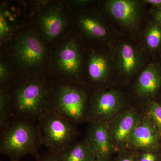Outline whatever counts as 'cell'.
I'll list each match as a JSON object with an SVG mask.
<instances>
[{
  "label": "cell",
  "mask_w": 161,
  "mask_h": 161,
  "mask_svg": "<svg viewBox=\"0 0 161 161\" xmlns=\"http://www.w3.org/2000/svg\"><path fill=\"white\" fill-rule=\"evenodd\" d=\"M41 146L37 121L13 118L1 132L0 153L8 156L11 160H19L27 155L36 158Z\"/></svg>",
  "instance_id": "1"
},
{
  "label": "cell",
  "mask_w": 161,
  "mask_h": 161,
  "mask_svg": "<svg viewBox=\"0 0 161 161\" xmlns=\"http://www.w3.org/2000/svg\"><path fill=\"white\" fill-rule=\"evenodd\" d=\"M52 92L42 80L31 79L19 84L9 95L13 118L37 121L49 112Z\"/></svg>",
  "instance_id": "2"
},
{
  "label": "cell",
  "mask_w": 161,
  "mask_h": 161,
  "mask_svg": "<svg viewBox=\"0 0 161 161\" xmlns=\"http://www.w3.org/2000/svg\"><path fill=\"white\" fill-rule=\"evenodd\" d=\"M37 123L42 146L51 152L60 154L77 142L76 125L60 115L49 111Z\"/></svg>",
  "instance_id": "3"
},
{
  "label": "cell",
  "mask_w": 161,
  "mask_h": 161,
  "mask_svg": "<svg viewBox=\"0 0 161 161\" xmlns=\"http://www.w3.org/2000/svg\"><path fill=\"white\" fill-rule=\"evenodd\" d=\"M51 95L49 112H53L77 125L90 118L87 95L78 87L65 84Z\"/></svg>",
  "instance_id": "4"
},
{
  "label": "cell",
  "mask_w": 161,
  "mask_h": 161,
  "mask_svg": "<svg viewBox=\"0 0 161 161\" xmlns=\"http://www.w3.org/2000/svg\"><path fill=\"white\" fill-rule=\"evenodd\" d=\"M124 99L120 92L115 90L97 93L91 102V120H107L118 115L124 106Z\"/></svg>",
  "instance_id": "5"
},
{
  "label": "cell",
  "mask_w": 161,
  "mask_h": 161,
  "mask_svg": "<svg viewBox=\"0 0 161 161\" xmlns=\"http://www.w3.org/2000/svg\"><path fill=\"white\" fill-rule=\"evenodd\" d=\"M45 50L43 43L31 32L24 34L15 44L14 57L20 65L30 68L42 62L45 57Z\"/></svg>",
  "instance_id": "6"
},
{
  "label": "cell",
  "mask_w": 161,
  "mask_h": 161,
  "mask_svg": "<svg viewBox=\"0 0 161 161\" xmlns=\"http://www.w3.org/2000/svg\"><path fill=\"white\" fill-rule=\"evenodd\" d=\"M86 138L95 158L108 159L113 151V143L106 123L91 120Z\"/></svg>",
  "instance_id": "7"
},
{
  "label": "cell",
  "mask_w": 161,
  "mask_h": 161,
  "mask_svg": "<svg viewBox=\"0 0 161 161\" xmlns=\"http://www.w3.org/2000/svg\"><path fill=\"white\" fill-rule=\"evenodd\" d=\"M106 6L112 17L125 27H134L139 21L141 6L138 1L111 0L107 2Z\"/></svg>",
  "instance_id": "8"
},
{
  "label": "cell",
  "mask_w": 161,
  "mask_h": 161,
  "mask_svg": "<svg viewBox=\"0 0 161 161\" xmlns=\"http://www.w3.org/2000/svg\"><path fill=\"white\" fill-rule=\"evenodd\" d=\"M138 120V115L133 110L117 115L109 128L113 145L119 148L129 146L132 131Z\"/></svg>",
  "instance_id": "9"
},
{
  "label": "cell",
  "mask_w": 161,
  "mask_h": 161,
  "mask_svg": "<svg viewBox=\"0 0 161 161\" xmlns=\"http://www.w3.org/2000/svg\"><path fill=\"white\" fill-rule=\"evenodd\" d=\"M158 133L147 117L139 119L132 131L128 146L145 151H151L158 144Z\"/></svg>",
  "instance_id": "10"
},
{
  "label": "cell",
  "mask_w": 161,
  "mask_h": 161,
  "mask_svg": "<svg viewBox=\"0 0 161 161\" xmlns=\"http://www.w3.org/2000/svg\"><path fill=\"white\" fill-rule=\"evenodd\" d=\"M39 26L42 33L48 40H53L62 33L66 25V20L59 6L47 9L39 18Z\"/></svg>",
  "instance_id": "11"
},
{
  "label": "cell",
  "mask_w": 161,
  "mask_h": 161,
  "mask_svg": "<svg viewBox=\"0 0 161 161\" xmlns=\"http://www.w3.org/2000/svg\"><path fill=\"white\" fill-rule=\"evenodd\" d=\"M117 67L119 71L126 77L135 75L142 64V56L136 47L128 43H124L117 51Z\"/></svg>",
  "instance_id": "12"
},
{
  "label": "cell",
  "mask_w": 161,
  "mask_h": 161,
  "mask_svg": "<svg viewBox=\"0 0 161 161\" xmlns=\"http://www.w3.org/2000/svg\"><path fill=\"white\" fill-rule=\"evenodd\" d=\"M59 69L65 75L77 77L81 67V58L78 46L71 40L60 49L57 57Z\"/></svg>",
  "instance_id": "13"
},
{
  "label": "cell",
  "mask_w": 161,
  "mask_h": 161,
  "mask_svg": "<svg viewBox=\"0 0 161 161\" xmlns=\"http://www.w3.org/2000/svg\"><path fill=\"white\" fill-rule=\"evenodd\" d=\"M161 85V73L153 64H150L141 73L136 82V91L140 97H147L157 92Z\"/></svg>",
  "instance_id": "14"
},
{
  "label": "cell",
  "mask_w": 161,
  "mask_h": 161,
  "mask_svg": "<svg viewBox=\"0 0 161 161\" xmlns=\"http://www.w3.org/2000/svg\"><path fill=\"white\" fill-rule=\"evenodd\" d=\"M111 65L108 58L102 54L94 53L89 58L88 71L90 79L96 83L105 81L109 75Z\"/></svg>",
  "instance_id": "15"
},
{
  "label": "cell",
  "mask_w": 161,
  "mask_h": 161,
  "mask_svg": "<svg viewBox=\"0 0 161 161\" xmlns=\"http://www.w3.org/2000/svg\"><path fill=\"white\" fill-rule=\"evenodd\" d=\"M59 157L60 161H93L95 158L86 138L75 143Z\"/></svg>",
  "instance_id": "16"
},
{
  "label": "cell",
  "mask_w": 161,
  "mask_h": 161,
  "mask_svg": "<svg viewBox=\"0 0 161 161\" xmlns=\"http://www.w3.org/2000/svg\"><path fill=\"white\" fill-rule=\"evenodd\" d=\"M78 21L81 29L89 36L96 39H102L106 37L107 27L97 18L84 15L78 17Z\"/></svg>",
  "instance_id": "17"
},
{
  "label": "cell",
  "mask_w": 161,
  "mask_h": 161,
  "mask_svg": "<svg viewBox=\"0 0 161 161\" xmlns=\"http://www.w3.org/2000/svg\"><path fill=\"white\" fill-rule=\"evenodd\" d=\"M13 117L9 94L4 90L0 92V129L3 132L8 127Z\"/></svg>",
  "instance_id": "18"
},
{
  "label": "cell",
  "mask_w": 161,
  "mask_h": 161,
  "mask_svg": "<svg viewBox=\"0 0 161 161\" xmlns=\"http://www.w3.org/2000/svg\"><path fill=\"white\" fill-rule=\"evenodd\" d=\"M146 46L150 50L158 49L161 45V25L157 21L149 24L145 34Z\"/></svg>",
  "instance_id": "19"
},
{
  "label": "cell",
  "mask_w": 161,
  "mask_h": 161,
  "mask_svg": "<svg viewBox=\"0 0 161 161\" xmlns=\"http://www.w3.org/2000/svg\"><path fill=\"white\" fill-rule=\"evenodd\" d=\"M148 119L156 130L161 132V105L159 104L151 102L147 108Z\"/></svg>",
  "instance_id": "20"
},
{
  "label": "cell",
  "mask_w": 161,
  "mask_h": 161,
  "mask_svg": "<svg viewBox=\"0 0 161 161\" xmlns=\"http://www.w3.org/2000/svg\"><path fill=\"white\" fill-rule=\"evenodd\" d=\"M10 31V26L5 16L1 12L0 15V37L3 39L9 36Z\"/></svg>",
  "instance_id": "21"
},
{
  "label": "cell",
  "mask_w": 161,
  "mask_h": 161,
  "mask_svg": "<svg viewBox=\"0 0 161 161\" xmlns=\"http://www.w3.org/2000/svg\"><path fill=\"white\" fill-rule=\"evenodd\" d=\"M37 161H60L59 154L51 152L47 150L46 152L39 154L36 158Z\"/></svg>",
  "instance_id": "22"
},
{
  "label": "cell",
  "mask_w": 161,
  "mask_h": 161,
  "mask_svg": "<svg viewBox=\"0 0 161 161\" xmlns=\"http://www.w3.org/2000/svg\"><path fill=\"white\" fill-rule=\"evenodd\" d=\"M157 156L151 151H145L140 156L139 161H156Z\"/></svg>",
  "instance_id": "23"
},
{
  "label": "cell",
  "mask_w": 161,
  "mask_h": 161,
  "mask_svg": "<svg viewBox=\"0 0 161 161\" xmlns=\"http://www.w3.org/2000/svg\"><path fill=\"white\" fill-rule=\"evenodd\" d=\"M8 70L5 64L1 62L0 64V79L2 82H4L7 79Z\"/></svg>",
  "instance_id": "24"
},
{
  "label": "cell",
  "mask_w": 161,
  "mask_h": 161,
  "mask_svg": "<svg viewBox=\"0 0 161 161\" xmlns=\"http://www.w3.org/2000/svg\"><path fill=\"white\" fill-rule=\"evenodd\" d=\"M143 2L158 8H161V0H146Z\"/></svg>",
  "instance_id": "25"
},
{
  "label": "cell",
  "mask_w": 161,
  "mask_h": 161,
  "mask_svg": "<svg viewBox=\"0 0 161 161\" xmlns=\"http://www.w3.org/2000/svg\"><path fill=\"white\" fill-rule=\"evenodd\" d=\"M154 17L157 22L161 25V8H158V9L155 12Z\"/></svg>",
  "instance_id": "26"
},
{
  "label": "cell",
  "mask_w": 161,
  "mask_h": 161,
  "mask_svg": "<svg viewBox=\"0 0 161 161\" xmlns=\"http://www.w3.org/2000/svg\"><path fill=\"white\" fill-rule=\"evenodd\" d=\"M119 161H137L135 157L132 155H128L124 157Z\"/></svg>",
  "instance_id": "27"
},
{
  "label": "cell",
  "mask_w": 161,
  "mask_h": 161,
  "mask_svg": "<svg viewBox=\"0 0 161 161\" xmlns=\"http://www.w3.org/2000/svg\"><path fill=\"white\" fill-rule=\"evenodd\" d=\"M74 3L76 4V5H85L89 3V1H74Z\"/></svg>",
  "instance_id": "28"
},
{
  "label": "cell",
  "mask_w": 161,
  "mask_h": 161,
  "mask_svg": "<svg viewBox=\"0 0 161 161\" xmlns=\"http://www.w3.org/2000/svg\"><path fill=\"white\" fill-rule=\"evenodd\" d=\"M93 161H108V160L106 159L95 158Z\"/></svg>",
  "instance_id": "29"
},
{
  "label": "cell",
  "mask_w": 161,
  "mask_h": 161,
  "mask_svg": "<svg viewBox=\"0 0 161 161\" xmlns=\"http://www.w3.org/2000/svg\"><path fill=\"white\" fill-rule=\"evenodd\" d=\"M10 161H20L19 160H10Z\"/></svg>",
  "instance_id": "30"
}]
</instances>
